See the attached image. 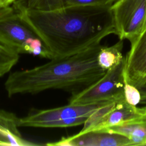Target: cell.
<instances>
[{"label": "cell", "instance_id": "6da1fadb", "mask_svg": "<svg viewBox=\"0 0 146 146\" xmlns=\"http://www.w3.org/2000/svg\"><path fill=\"white\" fill-rule=\"evenodd\" d=\"M111 6L16 9L40 36L53 58L77 54L115 34Z\"/></svg>", "mask_w": 146, "mask_h": 146}, {"label": "cell", "instance_id": "7a4b0ae2", "mask_svg": "<svg viewBox=\"0 0 146 146\" xmlns=\"http://www.w3.org/2000/svg\"><path fill=\"white\" fill-rule=\"evenodd\" d=\"M103 45L92 46L77 54L53 58L43 64L11 73L5 83L9 97L34 94L50 89L79 92L93 84L106 73L98 55Z\"/></svg>", "mask_w": 146, "mask_h": 146}, {"label": "cell", "instance_id": "3957f363", "mask_svg": "<svg viewBox=\"0 0 146 146\" xmlns=\"http://www.w3.org/2000/svg\"><path fill=\"white\" fill-rule=\"evenodd\" d=\"M0 43L19 54L52 58L40 36L12 5L0 7Z\"/></svg>", "mask_w": 146, "mask_h": 146}, {"label": "cell", "instance_id": "277c9868", "mask_svg": "<svg viewBox=\"0 0 146 146\" xmlns=\"http://www.w3.org/2000/svg\"><path fill=\"white\" fill-rule=\"evenodd\" d=\"M112 102L87 104L68 103L67 105L39 110L26 116L18 117L19 127L66 128L84 124L99 107Z\"/></svg>", "mask_w": 146, "mask_h": 146}, {"label": "cell", "instance_id": "5b68a950", "mask_svg": "<svg viewBox=\"0 0 146 146\" xmlns=\"http://www.w3.org/2000/svg\"><path fill=\"white\" fill-rule=\"evenodd\" d=\"M124 67L125 56L118 64L107 70L96 82L79 92L72 94L68 103L87 104L125 99Z\"/></svg>", "mask_w": 146, "mask_h": 146}, {"label": "cell", "instance_id": "8992f818", "mask_svg": "<svg viewBox=\"0 0 146 146\" xmlns=\"http://www.w3.org/2000/svg\"><path fill=\"white\" fill-rule=\"evenodd\" d=\"M115 34L132 43L142 32L146 19V0H116L111 6Z\"/></svg>", "mask_w": 146, "mask_h": 146}, {"label": "cell", "instance_id": "52a82bcc", "mask_svg": "<svg viewBox=\"0 0 146 146\" xmlns=\"http://www.w3.org/2000/svg\"><path fill=\"white\" fill-rule=\"evenodd\" d=\"M124 75L126 82L137 88L146 84V27L131 43L125 56Z\"/></svg>", "mask_w": 146, "mask_h": 146}, {"label": "cell", "instance_id": "ba28073f", "mask_svg": "<svg viewBox=\"0 0 146 146\" xmlns=\"http://www.w3.org/2000/svg\"><path fill=\"white\" fill-rule=\"evenodd\" d=\"M51 146H127L132 145L127 137L116 133L103 130L80 131L77 134L53 143H47Z\"/></svg>", "mask_w": 146, "mask_h": 146}, {"label": "cell", "instance_id": "9c48e42d", "mask_svg": "<svg viewBox=\"0 0 146 146\" xmlns=\"http://www.w3.org/2000/svg\"><path fill=\"white\" fill-rule=\"evenodd\" d=\"M18 117L13 112L0 110V145L31 146L38 145L25 139L18 129Z\"/></svg>", "mask_w": 146, "mask_h": 146}, {"label": "cell", "instance_id": "30bf717a", "mask_svg": "<svg viewBox=\"0 0 146 146\" xmlns=\"http://www.w3.org/2000/svg\"><path fill=\"white\" fill-rule=\"evenodd\" d=\"M145 113V107L139 108L132 106L127 103L125 99L117 101L115 107L106 115L99 124L91 130H102L117 125Z\"/></svg>", "mask_w": 146, "mask_h": 146}, {"label": "cell", "instance_id": "8fae6325", "mask_svg": "<svg viewBox=\"0 0 146 146\" xmlns=\"http://www.w3.org/2000/svg\"><path fill=\"white\" fill-rule=\"evenodd\" d=\"M102 130L127 137L132 145H146V113L121 124Z\"/></svg>", "mask_w": 146, "mask_h": 146}, {"label": "cell", "instance_id": "7c38bea8", "mask_svg": "<svg viewBox=\"0 0 146 146\" xmlns=\"http://www.w3.org/2000/svg\"><path fill=\"white\" fill-rule=\"evenodd\" d=\"M123 48V40L121 39L112 46H103L98 55L100 67L107 71L118 64L124 58L122 54Z\"/></svg>", "mask_w": 146, "mask_h": 146}, {"label": "cell", "instance_id": "4fadbf2b", "mask_svg": "<svg viewBox=\"0 0 146 146\" xmlns=\"http://www.w3.org/2000/svg\"><path fill=\"white\" fill-rule=\"evenodd\" d=\"M19 58V54L0 43V77L9 72Z\"/></svg>", "mask_w": 146, "mask_h": 146}, {"label": "cell", "instance_id": "5bb4252c", "mask_svg": "<svg viewBox=\"0 0 146 146\" xmlns=\"http://www.w3.org/2000/svg\"><path fill=\"white\" fill-rule=\"evenodd\" d=\"M17 9L50 10L58 8L57 0H15L11 4Z\"/></svg>", "mask_w": 146, "mask_h": 146}, {"label": "cell", "instance_id": "9a60e30c", "mask_svg": "<svg viewBox=\"0 0 146 146\" xmlns=\"http://www.w3.org/2000/svg\"><path fill=\"white\" fill-rule=\"evenodd\" d=\"M60 8L69 6H110L116 0H59Z\"/></svg>", "mask_w": 146, "mask_h": 146}, {"label": "cell", "instance_id": "2e32d148", "mask_svg": "<svg viewBox=\"0 0 146 146\" xmlns=\"http://www.w3.org/2000/svg\"><path fill=\"white\" fill-rule=\"evenodd\" d=\"M124 99L128 104L137 106L140 103L141 96L138 88L125 80L124 86Z\"/></svg>", "mask_w": 146, "mask_h": 146}, {"label": "cell", "instance_id": "e0dca14e", "mask_svg": "<svg viewBox=\"0 0 146 146\" xmlns=\"http://www.w3.org/2000/svg\"><path fill=\"white\" fill-rule=\"evenodd\" d=\"M140 91L141 101L140 104H146V84L137 88Z\"/></svg>", "mask_w": 146, "mask_h": 146}, {"label": "cell", "instance_id": "ac0fdd59", "mask_svg": "<svg viewBox=\"0 0 146 146\" xmlns=\"http://www.w3.org/2000/svg\"><path fill=\"white\" fill-rule=\"evenodd\" d=\"M145 27H146V19H145V23H144V28H145Z\"/></svg>", "mask_w": 146, "mask_h": 146}, {"label": "cell", "instance_id": "d6986e66", "mask_svg": "<svg viewBox=\"0 0 146 146\" xmlns=\"http://www.w3.org/2000/svg\"><path fill=\"white\" fill-rule=\"evenodd\" d=\"M145 108H146V107H145Z\"/></svg>", "mask_w": 146, "mask_h": 146}]
</instances>
